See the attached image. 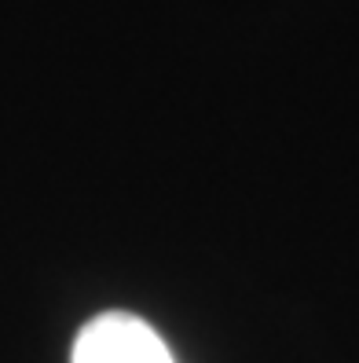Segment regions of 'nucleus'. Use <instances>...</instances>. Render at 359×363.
I'll return each mask as SVG.
<instances>
[{
	"mask_svg": "<svg viewBox=\"0 0 359 363\" xmlns=\"http://www.w3.org/2000/svg\"><path fill=\"white\" fill-rule=\"evenodd\" d=\"M74 363H173V356L154 327H147L136 315L110 312L81 330Z\"/></svg>",
	"mask_w": 359,
	"mask_h": 363,
	"instance_id": "nucleus-1",
	"label": "nucleus"
}]
</instances>
